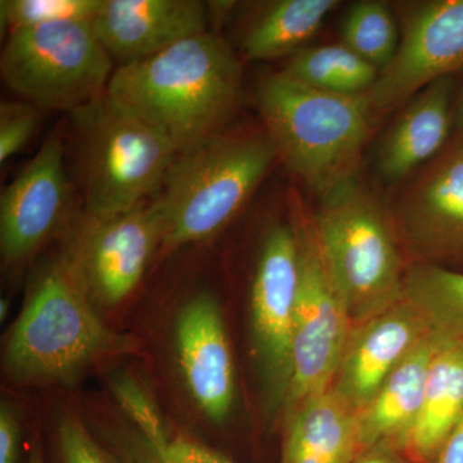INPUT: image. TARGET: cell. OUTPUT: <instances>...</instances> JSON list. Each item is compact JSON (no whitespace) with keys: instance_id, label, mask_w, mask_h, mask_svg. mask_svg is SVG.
<instances>
[{"instance_id":"obj_25","label":"cell","mask_w":463,"mask_h":463,"mask_svg":"<svg viewBox=\"0 0 463 463\" xmlns=\"http://www.w3.org/2000/svg\"><path fill=\"white\" fill-rule=\"evenodd\" d=\"M103 7V0H2L3 29L9 33L67 21H93Z\"/></svg>"},{"instance_id":"obj_24","label":"cell","mask_w":463,"mask_h":463,"mask_svg":"<svg viewBox=\"0 0 463 463\" xmlns=\"http://www.w3.org/2000/svg\"><path fill=\"white\" fill-rule=\"evenodd\" d=\"M343 44L367 62L385 70L399 48L397 25L385 5L361 2L347 12L341 27Z\"/></svg>"},{"instance_id":"obj_6","label":"cell","mask_w":463,"mask_h":463,"mask_svg":"<svg viewBox=\"0 0 463 463\" xmlns=\"http://www.w3.org/2000/svg\"><path fill=\"white\" fill-rule=\"evenodd\" d=\"M313 232L353 325L403 297L407 270L394 232L356 178L323 197Z\"/></svg>"},{"instance_id":"obj_29","label":"cell","mask_w":463,"mask_h":463,"mask_svg":"<svg viewBox=\"0 0 463 463\" xmlns=\"http://www.w3.org/2000/svg\"><path fill=\"white\" fill-rule=\"evenodd\" d=\"M20 453V423L11 405L0 408V463H17Z\"/></svg>"},{"instance_id":"obj_22","label":"cell","mask_w":463,"mask_h":463,"mask_svg":"<svg viewBox=\"0 0 463 463\" xmlns=\"http://www.w3.org/2000/svg\"><path fill=\"white\" fill-rule=\"evenodd\" d=\"M282 72L300 83L343 96L368 93L380 74L376 67L344 44L298 51Z\"/></svg>"},{"instance_id":"obj_16","label":"cell","mask_w":463,"mask_h":463,"mask_svg":"<svg viewBox=\"0 0 463 463\" xmlns=\"http://www.w3.org/2000/svg\"><path fill=\"white\" fill-rule=\"evenodd\" d=\"M402 228L420 255L463 261V143L405 201Z\"/></svg>"},{"instance_id":"obj_31","label":"cell","mask_w":463,"mask_h":463,"mask_svg":"<svg viewBox=\"0 0 463 463\" xmlns=\"http://www.w3.org/2000/svg\"><path fill=\"white\" fill-rule=\"evenodd\" d=\"M432 463H463V414Z\"/></svg>"},{"instance_id":"obj_10","label":"cell","mask_w":463,"mask_h":463,"mask_svg":"<svg viewBox=\"0 0 463 463\" xmlns=\"http://www.w3.org/2000/svg\"><path fill=\"white\" fill-rule=\"evenodd\" d=\"M163 241V218L154 201H148L109 218L84 214L67 258L93 301L115 307L141 282Z\"/></svg>"},{"instance_id":"obj_21","label":"cell","mask_w":463,"mask_h":463,"mask_svg":"<svg viewBox=\"0 0 463 463\" xmlns=\"http://www.w3.org/2000/svg\"><path fill=\"white\" fill-rule=\"evenodd\" d=\"M336 5L335 0L276 3L246 33L242 43L246 57L251 61H268L292 53L318 32L323 20Z\"/></svg>"},{"instance_id":"obj_3","label":"cell","mask_w":463,"mask_h":463,"mask_svg":"<svg viewBox=\"0 0 463 463\" xmlns=\"http://www.w3.org/2000/svg\"><path fill=\"white\" fill-rule=\"evenodd\" d=\"M132 349L100 321L69 258L48 265L9 334L5 368L14 383L50 385L75 380L90 365Z\"/></svg>"},{"instance_id":"obj_23","label":"cell","mask_w":463,"mask_h":463,"mask_svg":"<svg viewBox=\"0 0 463 463\" xmlns=\"http://www.w3.org/2000/svg\"><path fill=\"white\" fill-rule=\"evenodd\" d=\"M403 294L421 310L434 334L463 343V272L414 265L405 272Z\"/></svg>"},{"instance_id":"obj_30","label":"cell","mask_w":463,"mask_h":463,"mask_svg":"<svg viewBox=\"0 0 463 463\" xmlns=\"http://www.w3.org/2000/svg\"><path fill=\"white\" fill-rule=\"evenodd\" d=\"M350 463H412L402 450L390 443L364 448Z\"/></svg>"},{"instance_id":"obj_2","label":"cell","mask_w":463,"mask_h":463,"mask_svg":"<svg viewBox=\"0 0 463 463\" xmlns=\"http://www.w3.org/2000/svg\"><path fill=\"white\" fill-rule=\"evenodd\" d=\"M258 106L277 156L322 199L356 178L373 112L365 94L330 93L274 72L259 84Z\"/></svg>"},{"instance_id":"obj_7","label":"cell","mask_w":463,"mask_h":463,"mask_svg":"<svg viewBox=\"0 0 463 463\" xmlns=\"http://www.w3.org/2000/svg\"><path fill=\"white\" fill-rule=\"evenodd\" d=\"M112 61L91 21H67L9 33L0 72L30 105L72 114L108 91Z\"/></svg>"},{"instance_id":"obj_14","label":"cell","mask_w":463,"mask_h":463,"mask_svg":"<svg viewBox=\"0 0 463 463\" xmlns=\"http://www.w3.org/2000/svg\"><path fill=\"white\" fill-rule=\"evenodd\" d=\"M175 349L183 380L201 412L222 423L233 407V359L221 307L212 295L190 298L175 323Z\"/></svg>"},{"instance_id":"obj_4","label":"cell","mask_w":463,"mask_h":463,"mask_svg":"<svg viewBox=\"0 0 463 463\" xmlns=\"http://www.w3.org/2000/svg\"><path fill=\"white\" fill-rule=\"evenodd\" d=\"M277 157L267 136L216 134L178 152L154 203L161 252L210 239L239 214Z\"/></svg>"},{"instance_id":"obj_28","label":"cell","mask_w":463,"mask_h":463,"mask_svg":"<svg viewBox=\"0 0 463 463\" xmlns=\"http://www.w3.org/2000/svg\"><path fill=\"white\" fill-rule=\"evenodd\" d=\"M58 449L62 463H114L74 417H65L60 422Z\"/></svg>"},{"instance_id":"obj_17","label":"cell","mask_w":463,"mask_h":463,"mask_svg":"<svg viewBox=\"0 0 463 463\" xmlns=\"http://www.w3.org/2000/svg\"><path fill=\"white\" fill-rule=\"evenodd\" d=\"M437 337L421 407L395 446L412 463L434 462L463 414V343Z\"/></svg>"},{"instance_id":"obj_8","label":"cell","mask_w":463,"mask_h":463,"mask_svg":"<svg viewBox=\"0 0 463 463\" xmlns=\"http://www.w3.org/2000/svg\"><path fill=\"white\" fill-rule=\"evenodd\" d=\"M298 295L292 343L291 383L283 417L286 420L307 398L331 389L353 321L332 285L313 230H297Z\"/></svg>"},{"instance_id":"obj_19","label":"cell","mask_w":463,"mask_h":463,"mask_svg":"<svg viewBox=\"0 0 463 463\" xmlns=\"http://www.w3.org/2000/svg\"><path fill=\"white\" fill-rule=\"evenodd\" d=\"M450 76L420 91L392 128L380 152V173L398 182L443 147L450 127Z\"/></svg>"},{"instance_id":"obj_12","label":"cell","mask_w":463,"mask_h":463,"mask_svg":"<svg viewBox=\"0 0 463 463\" xmlns=\"http://www.w3.org/2000/svg\"><path fill=\"white\" fill-rule=\"evenodd\" d=\"M463 67V0H439L417 12L394 60L365 93L373 111L386 112Z\"/></svg>"},{"instance_id":"obj_32","label":"cell","mask_w":463,"mask_h":463,"mask_svg":"<svg viewBox=\"0 0 463 463\" xmlns=\"http://www.w3.org/2000/svg\"><path fill=\"white\" fill-rule=\"evenodd\" d=\"M27 463H45L44 458H43L41 448H33L32 453H30L29 461H27Z\"/></svg>"},{"instance_id":"obj_5","label":"cell","mask_w":463,"mask_h":463,"mask_svg":"<svg viewBox=\"0 0 463 463\" xmlns=\"http://www.w3.org/2000/svg\"><path fill=\"white\" fill-rule=\"evenodd\" d=\"M84 184V214L109 218L148 203L178 149L106 91L72 112Z\"/></svg>"},{"instance_id":"obj_13","label":"cell","mask_w":463,"mask_h":463,"mask_svg":"<svg viewBox=\"0 0 463 463\" xmlns=\"http://www.w3.org/2000/svg\"><path fill=\"white\" fill-rule=\"evenodd\" d=\"M432 332L405 295L353 325L331 389L356 413L373 401L390 374Z\"/></svg>"},{"instance_id":"obj_11","label":"cell","mask_w":463,"mask_h":463,"mask_svg":"<svg viewBox=\"0 0 463 463\" xmlns=\"http://www.w3.org/2000/svg\"><path fill=\"white\" fill-rule=\"evenodd\" d=\"M65 146L52 133L0 194V252L5 267L32 258L57 230L69 203Z\"/></svg>"},{"instance_id":"obj_9","label":"cell","mask_w":463,"mask_h":463,"mask_svg":"<svg viewBox=\"0 0 463 463\" xmlns=\"http://www.w3.org/2000/svg\"><path fill=\"white\" fill-rule=\"evenodd\" d=\"M298 279L297 230L276 225L265 237L251 291L255 358L273 413L283 410L291 383Z\"/></svg>"},{"instance_id":"obj_26","label":"cell","mask_w":463,"mask_h":463,"mask_svg":"<svg viewBox=\"0 0 463 463\" xmlns=\"http://www.w3.org/2000/svg\"><path fill=\"white\" fill-rule=\"evenodd\" d=\"M142 432L158 463H232L221 453L191 439L182 435L172 437L161 419Z\"/></svg>"},{"instance_id":"obj_27","label":"cell","mask_w":463,"mask_h":463,"mask_svg":"<svg viewBox=\"0 0 463 463\" xmlns=\"http://www.w3.org/2000/svg\"><path fill=\"white\" fill-rule=\"evenodd\" d=\"M39 109L24 103L3 102L0 106V163L18 154L35 133Z\"/></svg>"},{"instance_id":"obj_18","label":"cell","mask_w":463,"mask_h":463,"mask_svg":"<svg viewBox=\"0 0 463 463\" xmlns=\"http://www.w3.org/2000/svg\"><path fill=\"white\" fill-rule=\"evenodd\" d=\"M286 423L281 463H350L362 450L358 413L332 389L307 398Z\"/></svg>"},{"instance_id":"obj_15","label":"cell","mask_w":463,"mask_h":463,"mask_svg":"<svg viewBox=\"0 0 463 463\" xmlns=\"http://www.w3.org/2000/svg\"><path fill=\"white\" fill-rule=\"evenodd\" d=\"M209 21L200 0H103L91 24L112 60L124 66L209 32Z\"/></svg>"},{"instance_id":"obj_1","label":"cell","mask_w":463,"mask_h":463,"mask_svg":"<svg viewBox=\"0 0 463 463\" xmlns=\"http://www.w3.org/2000/svg\"><path fill=\"white\" fill-rule=\"evenodd\" d=\"M241 78L227 43L207 32L116 67L108 93L181 152L221 134L239 108Z\"/></svg>"},{"instance_id":"obj_20","label":"cell","mask_w":463,"mask_h":463,"mask_svg":"<svg viewBox=\"0 0 463 463\" xmlns=\"http://www.w3.org/2000/svg\"><path fill=\"white\" fill-rule=\"evenodd\" d=\"M438 337L431 332L399 364L362 412L358 413L362 449L377 444L397 446L421 407Z\"/></svg>"},{"instance_id":"obj_33","label":"cell","mask_w":463,"mask_h":463,"mask_svg":"<svg viewBox=\"0 0 463 463\" xmlns=\"http://www.w3.org/2000/svg\"><path fill=\"white\" fill-rule=\"evenodd\" d=\"M457 125H458V129L461 130L463 134V91L461 94V99H459L458 106H457Z\"/></svg>"}]
</instances>
